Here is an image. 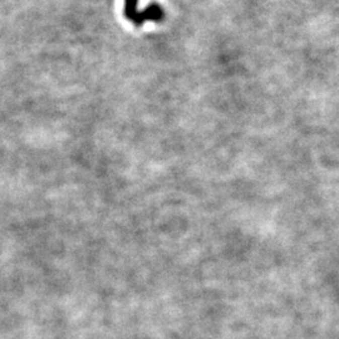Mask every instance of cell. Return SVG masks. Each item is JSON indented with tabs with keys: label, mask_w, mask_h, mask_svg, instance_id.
<instances>
[{
	"label": "cell",
	"mask_w": 339,
	"mask_h": 339,
	"mask_svg": "<svg viewBox=\"0 0 339 339\" xmlns=\"http://www.w3.org/2000/svg\"><path fill=\"white\" fill-rule=\"evenodd\" d=\"M137 3L139 0H124V17L132 22L134 15L137 14Z\"/></svg>",
	"instance_id": "7a4b0ae2"
},
{
	"label": "cell",
	"mask_w": 339,
	"mask_h": 339,
	"mask_svg": "<svg viewBox=\"0 0 339 339\" xmlns=\"http://www.w3.org/2000/svg\"><path fill=\"white\" fill-rule=\"evenodd\" d=\"M165 18V12L159 4H151L142 12H137L134 18L132 19L136 27H141L146 20H152V22H161Z\"/></svg>",
	"instance_id": "6da1fadb"
}]
</instances>
